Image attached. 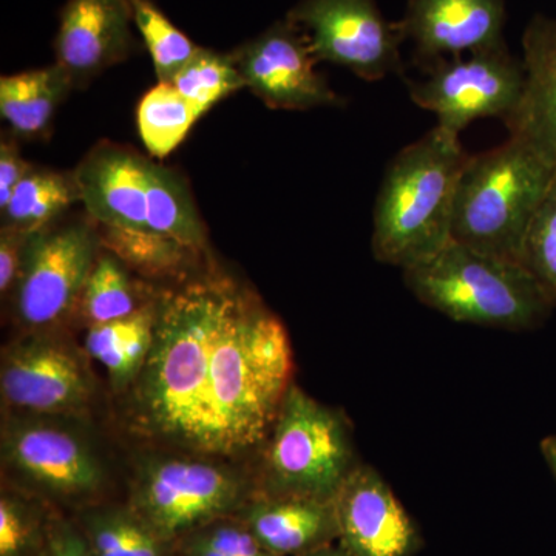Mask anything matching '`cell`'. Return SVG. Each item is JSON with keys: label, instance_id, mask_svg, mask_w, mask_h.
<instances>
[{"label": "cell", "instance_id": "6da1fadb", "mask_svg": "<svg viewBox=\"0 0 556 556\" xmlns=\"http://www.w3.org/2000/svg\"><path fill=\"white\" fill-rule=\"evenodd\" d=\"M129 402L131 427L195 455L233 457L265 445L291 387L283 324L223 278L169 292Z\"/></svg>", "mask_w": 556, "mask_h": 556}, {"label": "cell", "instance_id": "7a4b0ae2", "mask_svg": "<svg viewBox=\"0 0 556 556\" xmlns=\"http://www.w3.org/2000/svg\"><path fill=\"white\" fill-rule=\"evenodd\" d=\"M468 153L441 127L399 150L388 164L375 204V258L402 270L452 240L457 181Z\"/></svg>", "mask_w": 556, "mask_h": 556}, {"label": "cell", "instance_id": "3957f363", "mask_svg": "<svg viewBox=\"0 0 556 556\" xmlns=\"http://www.w3.org/2000/svg\"><path fill=\"white\" fill-rule=\"evenodd\" d=\"M555 177L546 156L518 135L468 155L457 181L452 241L519 262L527 229Z\"/></svg>", "mask_w": 556, "mask_h": 556}, {"label": "cell", "instance_id": "277c9868", "mask_svg": "<svg viewBox=\"0 0 556 556\" xmlns=\"http://www.w3.org/2000/svg\"><path fill=\"white\" fill-rule=\"evenodd\" d=\"M404 280L428 308L478 327L529 331L540 327L556 306L521 263L452 240L437 254L404 269Z\"/></svg>", "mask_w": 556, "mask_h": 556}, {"label": "cell", "instance_id": "5b68a950", "mask_svg": "<svg viewBox=\"0 0 556 556\" xmlns=\"http://www.w3.org/2000/svg\"><path fill=\"white\" fill-rule=\"evenodd\" d=\"M266 496L334 501L358 466L345 416L291 383L265 442Z\"/></svg>", "mask_w": 556, "mask_h": 556}, {"label": "cell", "instance_id": "8992f818", "mask_svg": "<svg viewBox=\"0 0 556 556\" xmlns=\"http://www.w3.org/2000/svg\"><path fill=\"white\" fill-rule=\"evenodd\" d=\"M412 101L434 113L438 127L459 137L475 119L507 123L521 104L526 89L525 62L507 43L467 58L439 61L424 79L407 80Z\"/></svg>", "mask_w": 556, "mask_h": 556}, {"label": "cell", "instance_id": "52a82bcc", "mask_svg": "<svg viewBox=\"0 0 556 556\" xmlns=\"http://www.w3.org/2000/svg\"><path fill=\"white\" fill-rule=\"evenodd\" d=\"M248 501L244 482L226 468L156 459L139 471L130 507L172 546L201 527L233 517Z\"/></svg>", "mask_w": 556, "mask_h": 556}, {"label": "cell", "instance_id": "ba28073f", "mask_svg": "<svg viewBox=\"0 0 556 556\" xmlns=\"http://www.w3.org/2000/svg\"><path fill=\"white\" fill-rule=\"evenodd\" d=\"M308 38L317 62H331L365 80L401 75L405 40L399 21L386 20L376 0H300L287 14Z\"/></svg>", "mask_w": 556, "mask_h": 556}, {"label": "cell", "instance_id": "9c48e42d", "mask_svg": "<svg viewBox=\"0 0 556 556\" xmlns=\"http://www.w3.org/2000/svg\"><path fill=\"white\" fill-rule=\"evenodd\" d=\"M100 244V233L86 223L46 228L28 237L16 299L25 325L50 327L67 316L83 295Z\"/></svg>", "mask_w": 556, "mask_h": 556}, {"label": "cell", "instance_id": "30bf717a", "mask_svg": "<svg viewBox=\"0 0 556 556\" xmlns=\"http://www.w3.org/2000/svg\"><path fill=\"white\" fill-rule=\"evenodd\" d=\"M244 87L276 110L339 108L343 98L316 70L305 31L285 17L233 51Z\"/></svg>", "mask_w": 556, "mask_h": 556}, {"label": "cell", "instance_id": "8fae6325", "mask_svg": "<svg viewBox=\"0 0 556 556\" xmlns=\"http://www.w3.org/2000/svg\"><path fill=\"white\" fill-rule=\"evenodd\" d=\"M338 546L348 556H412L419 533L376 468L358 464L334 497Z\"/></svg>", "mask_w": 556, "mask_h": 556}, {"label": "cell", "instance_id": "7c38bea8", "mask_svg": "<svg viewBox=\"0 0 556 556\" xmlns=\"http://www.w3.org/2000/svg\"><path fill=\"white\" fill-rule=\"evenodd\" d=\"M424 67L504 46V0H407L399 21Z\"/></svg>", "mask_w": 556, "mask_h": 556}, {"label": "cell", "instance_id": "4fadbf2b", "mask_svg": "<svg viewBox=\"0 0 556 556\" xmlns=\"http://www.w3.org/2000/svg\"><path fill=\"white\" fill-rule=\"evenodd\" d=\"M0 390L13 407L61 415L83 408L91 388L86 369L67 346L31 339L11 348L3 357Z\"/></svg>", "mask_w": 556, "mask_h": 556}, {"label": "cell", "instance_id": "5bb4252c", "mask_svg": "<svg viewBox=\"0 0 556 556\" xmlns=\"http://www.w3.org/2000/svg\"><path fill=\"white\" fill-rule=\"evenodd\" d=\"M131 0H67L54 39L56 64L75 86L127 60L137 39Z\"/></svg>", "mask_w": 556, "mask_h": 556}, {"label": "cell", "instance_id": "9a60e30c", "mask_svg": "<svg viewBox=\"0 0 556 556\" xmlns=\"http://www.w3.org/2000/svg\"><path fill=\"white\" fill-rule=\"evenodd\" d=\"M3 456L25 478L58 495L79 496L101 485L97 457L68 431L17 422L3 433Z\"/></svg>", "mask_w": 556, "mask_h": 556}, {"label": "cell", "instance_id": "2e32d148", "mask_svg": "<svg viewBox=\"0 0 556 556\" xmlns=\"http://www.w3.org/2000/svg\"><path fill=\"white\" fill-rule=\"evenodd\" d=\"M150 163L137 152L109 142L91 150L73 175L90 217L101 226L149 229Z\"/></svg>", "mask_w": 556, "mask_h": 556}, {"label": "cell", "instance_id": "e0dca14e", "mask_svg": "<svg viewBox=\"0 0 556 556\" xmlns=\"http://www.w3.org/2000/svg\"><path fill=\"white\" fill-rule=\"evenodd\" d=\"M236 517L274 556L305 555L338 543L334 501L260 495Z\"/></svg>", "mask_w": 556, "mask_h": 556}, {"label": "cell", "instance_id": "ac0fdd59", "mask_svg": "<svg viewBox=\"0 0 556 556\" xmlns=\"http://www.w3.org/2000/svg\"><path fill=\"white\" fill-rule=\"evenodd\" d=\"M526 89L507 121L508 134L525 138L556 170V17L538 16L522 35Z\"/></svg>", "mask_w": 556, "mask_h": 556}, {"label": "cell", "instance_id": "d6986e66", "mask_svg": "<svg viewBox=\"0 0 556 556\" xmlns=\"http://www.w3.org/2000/svg\"><path fill=\"white\" fill-rule=\"evenodd\" d=\"M73 84L60 64L0 79V115L17 137H43Z\"/></svg>", "mask_w": 556, "mask_h": 556}, {"label": "cell", "instance_id": "ffe728a7", "mask_svg": "<svg viewBox=\"0 0 556 556\" xmlns=\"http://www.w3.org/2000/svg\"><path fill=\"white\" fill-rule=\"evenodd\" d=\"M156 308H141L119 320L91 325L86 351L108 369L115 390L134 386L148 361L155 334Z\"/></svg>", "mask_w": 556, "mask_h": 556}, {"label": "cell", "instance_id": "44dd1931", "mask_svg": "<svg viewBox=\"0 0 556 556\" xmlns=\"http://www.w3.org/2000/svg\"><path fill=\"white\" fill-rule=\"evenodd\" d=\"M76 200L79 197L73 177L51 170H31L2 208L3 228L31 236L49 228Z\"/></svg>", "mask_w": 556, "mask_h": 556}, {"label": "cell", "instance_id": "7402d4cb", "mask_svg": "<svg viewBox=\"0 0 556 556\" xmlns=\"http://www.w3.org/2000/svg\"><path fill=\"white\" fill-rule=\"evenodd\" d=\"M148 226L192 249L203 248L206 240L188 186L175 172L155 163H150L149 172Z\"/></svg>", "mask_w": 556, "mask_h": 556}, {"label": "cell", "instance_id": "603a6c76", "mask_svg": "<svg viewBox=\"0 0 556 556\" xmlns=\"http://www.w3.org/2000/svg\"><path fill=\"white\" fill-rule=\"evenodd\" d=\"M200 118V113L174 84L159 83L139 102V137L152 159L163 160L185 141Z\"/></svg>", "mask_w": 556, "mask_h": 556}, {"label": "cell", "instance_id": "cb8c5ba5", "mask_svg": "<svg viewBox=\"0 0 556 556\" xmlns=\"http://www.w3.org/2000/svg\"><path fill=\"white\" fill-rule=\"evenodd\" d=\"M100 240L123 265L149 277L179 273L193 251L174 237L149 229L101 226Z\"/></svg>", "mask_w": 556, "mask_h": 556}, {"label": "cell", "instance_id": "d4e9b609", "mask_svg": "<svg viewBox=\"0 0 556 556\" xmlns=\"http://www.w3.org/2000/svg\"><path fill=\"white\" fill-rule=\"evenodd\" d=\"M83 533L97 556H167L170 546L131 507L90 511Z\"/></svg>", "mask_w": 556, "mask_h": 556}, {"label": "cell", "instance_id": "484cf974", "mask_svg": "<svg viewBox=\"0 0 556 556\" xmlns=\"http://www.w3.org/2000/svg\"><path fill=\"white\" fill-rule=\"evenodd\" d=\"M135 27L144 40L159 83L172 84L200 47L172 24L152 0H131Z\"/></svg>", "mask_w": 556, "mask_h": 556}, {"label": "cell", "instance_id": "4316f807", "mask_svg": "<svg viewBox=\"0 0 556 556\" xmlns=\"http://www.w3.org/2000/svg\"><path fill=\"white\" fill-rule=\"evenodd\" d=\"M172 84L200 116L244 87L232 54L217 53L203 47H200L195 56L175 76Z\"/></svg>", "mask_w": 556, "mask_h": 556}, {"label": "cell", "instance_id": "83f0119b", "mask_svg": "<svg viewBox=\"0 0 556 556\" xmlns=\"http://www.w3.org/2000/svg\"><path fill=\"white\" fill-rule=\"evenodd\" d=\"M83 309L91 325L119 320L137 313V295L123 263L115 255L98 257L83 291Z\"/></svg>", "mask_w": 556, "mask_h": 556}, {"label": "cell", "instance_id": "f1b7e54d", "mask_svg": "<svg viewBox=\"0 0 556 556\" xmlns=\"http://www.w3.org/2000/svg\"><path fill=\"white\" fill-rule=\"evenodd\" d=\"M519 262L556 305V177L530 222Z\"/></svg>", "mask_w": 556, "mask_h": 556}, {"label": "cell", "instance_id": "f546056e", "mask_svg": "<svg viewBox=\"0 0 556 556\" xmlns=\"http://www.w3.org/2000/svg\"><path fill=\"white\" fill-rule=\"evenodd\" d=\"M181 556H274L239 518H222L178 541Z\"/></svg>", "mask_w": 556, "mask_h": 556}, {"label": "cell", "instance_id": "4dcf8cb0", "mask_svg": "<svg viewBox=\"0 0 556 556\" xmlns=\"http://www.w3.org/2000/svg\"><path fill=\"white\" fill-rule=\"evenodd\" d=\"M40 544V521L24 501L0 497V556H33Z\"/></svg>", "mask_w": 556, "mask_h": 556}, {"label": "cell", "instance_id": "1f68e13d", "mask_svg": "<svg viewBox=\"0 0 556 556\" xmlns=\"http://www.w3.org/2000/svg\"><path fill=\"white\" fill-rule=\"evenodd\" d=\"M28 237L30 236H25L20 230L2 228V236H0V291L2 294L14 287V281L20 280Z\"/></svg>", "mask_w": 556, "mask_h": 556}, {"label": "cell", "instance_id": "d6a6232c", "mask_svg": "<svg viewBox=\"0 0 556 556\" xmlns=\"http://www.w3.org/2000/svg\"><path fill=\"white\" fill-rule=\"evenodd\" d=\"M31 170V164L22 159L16 146L10 141H2L0 144V211L7 207L14 189Z\"/></svg>", "mask_w": 556, "mask_h": 556}, {"label": "cell", "instance_id": "836d02e7", "mask_svg": "<svg viewBox=\"0 0 556 556\" xmlns=\"http://www.w3.org/2000/svg\"><path fill=\"white\" fill-rule=\"evenodd\" d=\"M40 556H97L91 548L89 540L83 532L72 529V527H62L56 530L47 541Z\"/></svg>", "mask_w": 556, "mask_h": 556}, {"label": "cell", "instance_id": "e575fe53", "mask_svg": "<svg viewBox=\"0 0 556 556\" xmlns=\"http://www.w3.org/2000/svg\"><path fill=\"white\" fill-rule=\"evenodd\" d=\"M540 448L541 455H543L548 468H551L552 475L556 479V437L544 438L541 441Z\"/></svg>", "mask_w": 556, "mask_h": 556}, {"label": "cell", "instance_id": "d590c367", "mask_svg": "<svg viewBox=\"0 0 556 556\" xmlns=\"http://www.w3.org/2000/svg\"><path fill=\"white\" fill-rule=\"evenodd\" d=\"M300 556H348L345 552L342 551L336 544H331V546L317 548V551L309 552V554L300 555Z\"/></svg>", "mask_w": 556, "mask_h": 556}]
</instances>
